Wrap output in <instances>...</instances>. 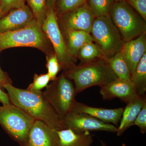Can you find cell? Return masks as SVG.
I'll list each match as a JSON object with an SVG mask.
<instances>
[{
  "instance_id": "36",
  "label": "cell",
  "mask_w": 146,
  "mask_h": 146,
  "mask_svg": "<svg viewBox=\"0 0 146 146\" xmlns=\"http://www.w3.org/2000/svg\"><path fill=\"white\" fill-rule=\"evenodd\" d=\"M0 87H3V85L0 82Z\"/></svg>"
},
{
  "instance_id": "23",
  "label": "cell",
  "mask_w": 146,
  "mask_h": 146,
  "mask_svg": "<svg viewBox=\"0 0 146 146\" xmlns=\"http://www.w3.org/2000/svg\"><path fill=\"white\" fill-rule=\"evenodd\" d=\"M34 19L42 25L46 17V0H27Z\"/></svg>"
},
{
  "instance_id": "20",
  "label": "cell",
  "mask_w": 146,
  "mask_h": 146,
  "mask_svg": "<svg viewBox=\"0 0 146 146\" xmlns=\"http://www.w3.org/2000/svg\"><path fill=\"white\" fill-rule=\"evenodd\" d=\"M94 42H88L79 52L77 58L80 61V64L89 63L98 59L106 60L102 51Z\"/></svg>"
},
{
  "instance_id": "30",
  "label": "cell",
  "mask_w": 146,
  "mask_h": 146,
  "mask_svg": "<svg viewBox=\"0 0 146 146\" xmlns=\"http://www.w3.org/2000/svg\"><path fill=\"white\" fill-rule=\"evenodd\" d=\"M0 102L3 104V105H7L11 104L8 94L3 91L1 87H0Z\"/></svg>"
},
{
  "instance_id": "33",
  "label": "cell",
  "mask_w": 146,
  "mask_h": 146,
  "mask_svg": "<svg viewBox=\"0 0 146 146\" xmlns=\"http://www.w3.org/2000/svg\"><path fill=\"white\" fill-rule=\"evenodd\" d=\"M100 143L101 146H109L104 141H101Z\"/></svg>"
},
{
  "instance_id": "1",
  "label": "cell",
  "mask_w": 146,
  "mask_h": 146,
  "mask_svg": "<svg viewBox=\"0 0 146 146\" xmlns=\"http://www.w3.org/2000/svg\"><path fill=\"white\" fill-rule=\"evenodd\" d=\"M3 87L7 91L11 103L35 119L42 121L55 130L62 129L61 121L50 105L44 98L43 92L16 88L6 83Z\"/></svg>"
},
{
  "instance_id": "4",
  "label": "cell",
  "mask_w": 146,
  "mask_h": 146,
  "mask_svg": "<svg viewBox=\"0 0 146 146\" xmlns=\"http://www.w3.org/2000/svg\"><path fill=\"white\" fill-rule=\"evenodd\" d=\"M110 15L125 42L146 34V21L125 0L115 2Z\"/></svg>"
},
{
  "instance_id": "8",
  "label": "cell",
  "mask_w": 146,
  "mask_h": 146,
  "mask_svg": "<svg viewBox=\"0 0 146 146\" xmlns=\"http://www.w3.org/2000/svg\"><path fill=\"white\" fill-rule=\"evenodd\" d=\"M42 26V30L52 44L61 69L65 72L75 66L76 59L68 51L54 9L47 8L46 18Z\"/></svg>"
},
{
  "instance_id": "22",
  "label": "cell",
  "mask_w": 146,
  "mask_h": 146,
  "mask_svg": "<svg viewBox=\"0 0 146 146\" xmlns=\"http://www.w3.org/2000/svg\"><path fill=\"white\" fill-rule=\"evenodd\" d=\"M114 0H88L87 4L95 17L110 15Z\"/></svg>"
},
{
  "instance_id": "24",
  "label": "cell",
  "mask_w": 146,
  "mask_h": 146,
  "mask_svg": "<svg viewBox=\"0 0 146 146\" xmlns=\"http://www.w3.org/2000/svg\"><path fill=\"white\" fill-rule=\"evenodd\" d=\"M88 0H57L54 9L59 16L75 9L86 4Z\"/></svg>"
},
{
  "instance_id": "11",
  "label": "cell",
  "mask_w": 146,
  "mask_h": 146,
  "mask_svg": "<svg viewBox=\"0 0 146 146\" xmlns=\"http://www.w3.org/2000/svg\"><path fill=\"white\" fill-rule=\"evenodd\" d=\"M57 131L46 123L35 120L30 130L26 146H58Z\"/></svg>"
},
{
  "instance_id": "28",
  "label": "cell",
  "mask_w": 146,
  "mask_h": 146,
  "mask_svg": "<svg viewBox=\"0 0 146 146\" xmlns=\"http://www.w3.org/2000/svg\"><path fill=\"white\" fill-rule=\"evenodd\" d=\"M146 21V0H125Z\"/></svg>"
},
{
  "instance_id": "32",
  "label": "cell",
  "mask_w": 146,
  "mask_h": 146,
  "mask_svg": "<svg viewBox=\"0 0 146 146\" xmlns=\"http://www.w3.org/2000/svg\"><path fill=\"white\" fill-rule=\"evenodd\" d=\"M57 0H46L47 8H52L54 9Z\"/></svg>"
},
{
  "instance_id": "19",
  "label": "cell",
  "mask_w": 146,
  "mask_h": 146,
  "mask_svg": "<svg viewBox=\"0 0 146 146\" xmlns=\"http://www.w3.org/2000/svg\"><path fill=\"white\" fill-rule=\"evenodd\" d=\"M131 80L134 85L137 95L144 96L146 91V53L131 75Z\"/></svg>"
},
{
  "instance_id": "3",
  "label": "cell",
  "mask_w": 146,
  "mask_h": 146,
  "mask_svg": "<svg viewBox=\"0 0 146 146\" xmlns=\"http://www.w3.org/2000/svg\"><path fill=\"white\" fill-rule=\"evenodd\" d=\"M90 34L104 54L106 60L120 52L125 42L110 15L95 17Z\"/></svg>"
},
{
  "instance_id": "2",
  "label": "cell",
  "mask_w": 146,
  "mask_h": 146,
  "mask_svg": "<svg viewBox=\"0 0 146 146\" xmlns=\"http://www.w3.org/2000/svg\"><path fill=\"white\" fill-rule=\"evenodd\" d=\"M63 74L74 81L77 94L92 86H104L118 79L107 61L101 59L76 65Z\"/></svg>"
},
{
  "instance_id": "26",
  "label": "cell",
  "mask_w": 146,
  "mask_h": 146,
  "mask_svg": "<svg viewBox=\"0 0 146 146\" xmlns=\"http://www.w3.org/2000/svg\"><path fill=\"white\" fill-rule=\"evenodd\" d=\"M46 66L51 81H53L57 78L56 76L61 69L59 61L55 54L47 56Z\"/></svg>"
},
{
  "instance_id": "27",
  "label": "cell",
  "mask_w": 146,
  "mask_h": 146,
  "mask_svg": "<svg viewBox=\"0 0 146 146\" xmlns=\"http://www.w3.org/2000/svg\"><path fill=\"white\" fill-rule=\"evenodd\" d=\"M27 0H1V10L3 16L15 9L21 8L26 5Z\"/></svg>"
},
{
  "instance_id": "13",
  "label": "cell",
  "mask_w": 146,
  "mask_h": 146,
  "mask_svg": "<svg viewBox=\"0 0 146 146\" xmlns=\"http://www.w3.org/2000/svg\"><path fill=\"white\" fill-rule=\"evenodd\" d=\"M34 19L32 12L26 5L11 10L0 19V33L23 28Z\"/></svg>"
},
{
  "instance_id": "37",
  "label": "cell",
  "mask_w": 146,
  "mask_h": 146,
  "mask_svg": "<svg viewBox=\"0 0 146 146\" xmlns=\"http://www.w3.org/2000/svg\"><path fill=\"white\" fill-rule=\"evenodd\" d=\"M0 107H1V106H0Z\"/></svg>"
},
{
  "instance_id": "14",
  "label": "cell",
  "mask_w": 146,
  "mask_h": 146,
  "mask_svg": "<svg viewBox=\"0 0 146 146\" xmlns=\"http://www.w3.org/2000/svg\"><path fill=\"white\" fill-rule=\"evenodd\" d=\"M120 52L125 60L131 76L146 53V34L125 42Z\"/></svg>"
},
{
  "instance_id": "34",
  "label": "cell",
  "mask_w": 146,
  "mask_h": 146,
  "mask_svg": "<svg viewBox=\"0 0 146 146\" xmlns=\"http://www.w3.org/2000/svg\"><path fill=\"white\" fill-rule=\"evenodd\" d=\"M1 0H0V19L2 18L3 15L2 13L1 10Z\"/></svg>"
},
{
  "instance_id": "35",
  "label": "cell",
  "mask_w": 146,
  "mask_h": 146,
  "mask_svg": "<svg viewBox=\"0 0 146 146\" xmlns=\"http://www.w3.org/2000/svg\"><path fill=\"white\" fill-rule=\"evenodd\" d=\"M115 1V2H118L120 1H123V0H114Z\"/></svg>"
},
{
  "instance_id": "17",
  "label": "cell",
  "mask_w": 146,
  "mask_h": 146,
  "mask_svg": "<svg viewBox=\"0 0 146 146\" xmlns=\"http://www.w3.org/2000/svg\"><path fill=\"white\" fill-rule=\"evenodd\" d=\"M57 132L58 146H91L94 142V136L89 131L78 133L70 129H64Z\"/></svg>"
},
{
  "instance_id": "6",
  "label": "cell",
  "mask_w": 146,
  "mask_h": 146,
  "mask_svg": "<svg viewBox=\"0 0 146 146\" xmlns=\"http://www.w3.org/2000/svg\"><path fill=\"white\" fill-rule=\"evenodd\" d=\"M47 42L42 25L34 19L23 28L0 33V52L18 47H33L44 51Z\"/></svg>"
},
{
  "instance_id": "10",
  "label": "cell",
  "mask_w": 146,
  "mask_h": 146,
  "mask_svg": "<svg viewBox=\"0 0 146 146\" xmlns=\"http://www.w3.org/2000/svg\"><path fill=\"white\" fill-rule=\"evenodd\" d=\"M60 16L64 30L83 31L90 33L95 18L87 3Z\"/></svg>"
},
{
  "instance_id": "16",
  "label": "cell",
  "mask_w": 146,
  "mask_h": 146,
  "mask_svg": "<svg viewBox=\"0 0 146 146\" xmlns=\"http://www.w3.org/2000/svg\"><path fill=\"white\" fill-rule=\"evenodd\" d=\"M145 102L146 97L137 96L127 103L116 132L118 136H121L128 129L133 126L134 121Z\"/></svg>"
},
{
  "instance_id": "9",
  "label": "cell",
  "mask_w": 146,
  "mask_h": 146,
  "mask_svg": "<svg viewBox=\"0 0 146 146\" xmlns=\"http://www.w3.org/2000/svg\"><path fill=\"white\" fill-rule=\"evenodd\" d=\"M62 129H70L78 133L104 131L116 133L117 127L85 113L71 111L60 119Z\"/></svg>"
},
{
  "instance_id": "7",
  "label": "cell",
  "mask_w": 146,
  "mask_h": 146,
  "mask_svg": "<svg viewBox=\"0 0 146 146\" xmlns=\"http://www.w3.org/2000/svg\"><path fill=\"white\" fill-rule=\"evenodd\" d=\"M75 87L63 73L46 87L44 98L60 119L70 112L75 102Z\"/></svg>"
},
{
  "instance_id": "5",
  "label": "cell",
  "mask_w": 146,
  "mask_h": 146,
  "mask_svg": "<svg viewBox=\"0 0 146 146\" xmlns=\"http://www.w3.org/2000/svg\"><path fill=\"white\" fill-rule=\"evenodd\" d=\"M35 119L12 104L0 107V125L13 140L26 146Z\"/></svg>"
},
{
  "instance_id": "18",
  "label": "cell",
  "mask_w": 146,
  "mask_h": 146,
  "mask_svg": "<svg viewBox=\"0 0 146 146\" xmlns=\"http://www.w3.org/2000/svg\"><path fill=\"white\" fill-rule=\"evenodd\" d=\"M65 39L67 48L70 54L77 58L79 52L84 45L88 42H94L91 34L86 31L73 29L64 30Z\"/></svg>"
},
{
  "instance_id": "25",
  "label": "cell",
  "mask_w": 146,
  "mask_h": 146,
  "mask_svg": "<svg viewBox=\"0 0 146 146\" xmlns=\"http://www.w3.org/2000/svg\"><path fill=\"white\" fill-rule=\"evenodd\" d=\"M51 81L50 76L47 74L38 75L35 74L33 83L29 85L27 89L33 91H40L46 87Z\"/></svg>"
},
{
  "instance_id": "31",
  "label": "cell",
  "mask_w": 146,
  "mask_h": 146,
  "mask_svg": "<svg viewBox=\"0 0 146 146\" xmlns=\"http://www.w3.org/2000/svg\"><path fill=\"white\" fill-rule=\"evenodd\" d=\"M0 82L2 85L6 83L11 84V80L6 73L3 72L0 66Z\"/></svg>"
},
{
  "instance_id": "12",
  "label": "cell",
  "mask_w": 146,
  "mask_h": 146,
  "mask_svg": "<svg viewBox=\"0 0 146 146\" xmlns=\"http://www.w3.org/2000/svg\"><path fill=\"white\" fill-rule=\"evenodd\" d=\"M100 93L104 100H111L117 98L126 104L138 96L131 80L119 79L100 87Z\"/></svg>"
},
{
  "instance_id": "21",
  "label": "cell",
  "mask_w": 146,
  "mask_h": 146,
  "mask_svg": "<svg viewBox=\"0 0 146 146\" xmlns=\"http://www.w3.org/2000/svg\"><path fill=\"white\" fill-rule=\"evenodd\" d=\"M118 79L130 80L131 74L124 58L119 52L106 60Z\"/></svg>"
},
{
  "instance_id": "15",
  "label": "cell",
  "mask_w": 146,
  "mask_h": 146,
  "mask_svg": "<svg viewBox=\"0 0 146 146\" xmlns=\"http://www.w3.org/2000/svg\"><path fill=\"white\" fill-rule=\"evenodd\" d=\"M123 110V108L106 109L93 107L76 101L71 110L88 114L104 122L117 126L121 119Z\"/></svg>"
},
{
  "instance_id": "29",
  "label": "cell",
  "mask_w": 146,
  "mask_h": 146,
  "mask_svg": "<svg viewBox=\"0 0 146 146\" xmlns=\"http://www.w3.org/2000/svg\"><path fill=\"white\" fill-rule=\"evenodd\" d=\"M133 125L137 126L141 133H146V102L138 114Z\"/></svg>"
}]
</instances>
